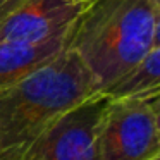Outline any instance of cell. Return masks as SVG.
<instances>
[{
	"mask_svg": "<svg viewBox=\"0 0 160 160\" xmlns=\"http://www.w3.org/2000/svg\"><path fill=\"white\" fill-rule=\"evenodd\" d=\"M102 93L81 59L66 48L28 76L0 90V160H19L66 112Z\"/></svg>",
	"mask_w": 160,
	"mask_h": 160,
	"instance_id": "1",
	"label": "cell"
},
{
	"mask_svg": "<svg viewBox=\"0 0 160 160\" xmlns=\"http://www.w3.org/2000/svg\"><path fill=\"white\" fill-rule=\"evenodd\" d=\"M160 0H93L74 26L67 48L103 93L160 45Z\"/></svg>",
	"mask_w": 160,
	"mask_h": 160,
	"instance_id": "2",
	"label": "cell"
},
{
	"mask_svg": "<svg viewBox=\"0 0 160 160\" xmlns=\"http://www.w3.org/2000/svg\"><path fill=\"white\" fill-rule=\"evenodd\" d=\"M160 93L108 98L97 138L98 160L160 157Z\"/></svg>",
	"mask_w": 160,
	"mask_h": 160,
	"instance_id": "3",
	"label": "cell"
},
{
	"mask_svg": "<svg viewBox=\"0 0 160 160\" xmlns=\"http://www.w3.org/2000/svg\"><path fill=\"white\" fill-rule=\"evenodd\" d=\"M108 97L97 93L47 128L19 160H98L97 138Z\"/></svg>",
	"mask_w": 160,
	"mask_h": 160,
	"instance_id": "4",
	"label": "cell"
},
{
	"mask_svg": "<svg viewBox=\"0 0 160 160\" xmlns=\"http://www.w3.org/2000/svg\"><path fill=\"white\" fill-rule=\"evenodd\" d=\"M93 0H24L0 19V43H42L74 31Z\"/></svg>",
	"mask_w": 160,
	"mask_h": 160,
	"instance_id": "5",
	"label": "cell"
},
{
	"mask_svg": "<svg viewBox=\"0 0 160 160\" xmlns=\"http://www.w3.org/2000/svg\"><path fill=\"white\" fill-rule=\"evenodd\" d=\"M71 35L42 43H0V90L28 76L67 48Z\"/></svg>",
	"mask_w": 160,
	"mask_h": 160,
	"instance_id": "6",
	"label": "cell"
},
{
	"mask_svg": "<svg viewBox=\"0 0 160 160\" xmlns=\"http://www.w3.org/2000/svg\"><path fill=\"white\" fill-rule=\"evenodd\" d=\"M160 93V45L153 47L138 64L103 91L108 98H131Z\"/></svg>",
	"mask_w": 160,
	"mask_h": 160,
	"instance_id": "7",
	"label": "cell"
},
{
	"mask_svg": "<svg viewBox=\"0 0 160 160\" xmlns=\"http://www.w3.org/2000/svg\"><path fill=\"white\" fill-rule=\"evenodd\" d=\"M24 0H0V19H4L9 12H12Z\"/></svg>",
	"mask_w": 160,
	"mask_h": 160,
	"instance_id": "8",
	"label": "cell"
},
{
	"mask_svg": "<svg viewBox=\"0 0 160 160\" xmlns=\"http://www.w3.org/2000/svg\"><path fill=\"white\" fill-rule=\"evenodd\" d=\"M150 160H160V157H155V158H150Z\"/></svg>",
	"mask_w": 160,
	"mask_h": 160,
	"instance_id": "9",
	"label": "cell"
}]
</instances>
